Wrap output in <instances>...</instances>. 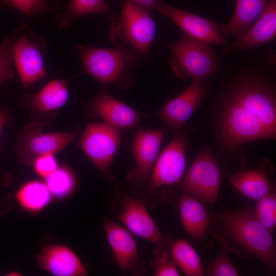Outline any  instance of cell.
<instances>
[{
  "label": "cell",
  "instance_id": "6da1fadb",
  "mask_svg": "<svg viewBox=\"0 0 276 276\" xmlns=\"http://www.w3.org/2000/svg\"><path fill=\"white\" fill-rule=\"evenodd\" d=\"M216 105L217 133L225 149L275 139V87L265 68H239L222 87Z\"/></svg>",
  "mask_w": 276,
  "mask_h": 276
},
{
  "label": "cell",
  "instance_id": "7a4b0ae2",
  "mask_svg": "<svg viewBox=\"0 0 276 276\" xmlns=\"http://www.w3.org/2000/svg\"><path fill=\"white\" fill-rule=\"evenodd\" d=\"M209 233L227 252L241 258L252 256L271 269L276 267V242L249 206L225 209L210 215Z\"/></svg>",
  "mask_w": 276,
  "mask_h": 276
},
{
  "label": "cell",
  "instance_id": "3957f363",
  "mask_svg": "<svg viewBox=\"0 0 276 276\" xmlns=\"http://www.w3.org/2000/svg\"><path fill=\"white\" fill-rule=\"evenodd\" d=\"M74 49L84 72L102 85L128 89L134 84L132 70L138 65L141 55L133 49L119 45L103 48L81 44H76Z\"/></svg>",
  "mask_w": 276,
  "mask_h": 276
},
{
  "label": "cell",
  "instance_id": "277c9868",
  "mask_svg": "<svg viewBox=\"0 0 276 276\" xmlns=\"http://www.w3.org/2000/svg\"><path fill=\"white\" fill-rule=\"evenodd\" d=\"M108 20L109 38L113 44L131 48L144 58L148 57L156 32L148 11L126 0L121 14L113 15Z\"/></svg>",
  "mask_w": 276,
  "mask_h": 276
},
{
  "label": "cell",
  "instance_id": "5b68a950",
  "mask_svg": "<svg viewBox=\"0 0 276 276\" xmlns=\"http://www.w3.org/2000/svg\"><path fill=\"white\" fill-rule=\"evenodd\" d=\"M164 44L172 54L171 68L179 78L206 80L220 67L217 56L210 44L183 35L177 40Z\"/></svg>",
  "mask_w": 276,
  "mask_h": 276
},
{
  "label": "cell",
  "instance_id": "8992f818",
  "mask_svg": "<svg viewBox=\"0 0 276 276\" xmlns=\"http://www.w3.org/2000/svg\"><path fill=\"white\" fill-rule=\"evenodd\" d=\"M10 41L13 62L23 87L27 88L43 79L46 40L25 24L15 30Z\"/></svg>",
  "mask_w": 276,
  "mask_h": 276
},
{
  "label": "cell",
  "instance_id": "52a82bcc",
  "mask_svg": "<svg viewBox=\"0 0 276 276\" xmlns=\"http://www.w3.org/2000/svg\"><path fill=\"white\" fill-rule=\"evenodd\" d=\"M122 129L105 122L88 124L79 141V146L94 166L110 182L116 178L111 167L121 143Z\"/></svg>",
  "mask_w": 276,
  "mask_h": 276
},
{
  "label": "cell",
  "instance_id": "ba28073f",
  "mask_svg": "<svg viewBox=\"0 0 276 276\" xmlns=\"http://www.w3.org/2000/svg\"><path fill=\"white\" fill-rule=\"evenodd\" d=\"M181 179L180 188L183 193L192 195L206 204L217 201L221 180V169L210 150L204 149L197 156Z\"/></svg>",
  "mask_w": 276,
  "mask_h": 276
},
{
  "label": "cell",
  "instance_id": "9c48e42d",
  "mask_svg": "<svg viewBox=\"0 0 276 276\" xmlns=\"http://www.w3.org/2000/svg\"><path fill=\"white\" fill-rule=\"evenodd\" d=\"M189 129L174 131L171 141L159 153L146 188L148 192L179 182L186 165Z\"/></svg>",
  "mask_w": 276,
  "mask_h": 276
},
{
  "label": "cell",
  "instance_id": "30bf717a",
  "mask_svg": "<svg viewBox=\"0 0 276 276\" xmlns=\"http://www.w3.org/2000/svg\"><path fill=\"white\" fill-rule=\"evenodd\" d=\"M166 128L140 129L135 133L131 146L135 167L127 175L128 181L135 187L146 185L160 153Z\"/></svg>",
  "mask_w": 276,
  "mask_h": 276
},
{
  "label": "cell",
  "instance_id": "8fae6325",
  "mask_svg": "<svg viewBox=\"0 0 276 276\" xmlns=\"http://www.w3.org/2000/svg\"><path fill=\"white\" fill-rule=\"evenodd\" d=\"M117 218L131 233L158 248L169 250L172 238L160 231L148 210L146 201L126 196Z\"/></svg>",
  "mask_w": 276,
  "mask_h": 276
},
{
  "label": "cell",
  "instance_id": "7c38bea8",
  "mask_svg": "<svg viewBox=\"0 0 276 276\" xmlns=\"http://www.w3.org/2000/svg\"><path fill=\"white\" fill-rule=\"evenodd\" d=\"M206 80H193L180 94L166 103L153 115L159 118L166 128L174 131L182 129L206 96Z\"/></svg>",
  "mask_w": 276,
  "mask_h": 276
},
{
  "label": "cell",
  "instance_id": "4fadbf2b",
  "mask_svg": "<svg viewBox=\"0 0 276 276\" xmlns=\"http://www.w3.org/2000/svg\"><path fill=\"white\" fill-rule=\"evenodd\" d=\"M17 146V152L20 162L32 164L38 157L47 154H55L75 139L74 132L41 133L40 125L32 124L24 130Z\"/></svg>",
  "mask_w": 276,
  "mask_h": 276
},
{
  "label": "cell",
  "instance_id": "5bb4252c",
  "mask_svg": "<svg viewBox=\"0 0 276 276\" xmlns=\"http://www.w3.org/2000/svg\"><path fill=\"white\" fill-rule=\"evenodd\" d=\"M155 10L169 19L190 37L207 43L222 45L226 43L220 34L221 25L160 1Z\"/></svg>",
  "mask_w": 276,
  "mask_h": 276
},
{
  "label": "cell",
  "instance_id": "9a60e30c",
  "mask_svg": "<svg viewBox=\"0 0 276 276\" xmlns=\"http://www.w3.org/2000/svg\"><path fill=\"white\" fill-rule=\"evenodd\" d=\"M90 117H98L112 126L123 129H140L143 116L127 104L113 97L106 89H102L85 106Z\"/></svg>",
  "mask_w": 276,
  "mask_h": 276
},
{
  "label": "cell",
  "instance_id": "2e32d148",
  "mask_svg": "<svg viewBox=\"0 0 276 276\" xmlns=\"http://www.w3.org/2000/svg\"><path fill=\"white\" fill-rule=\"evenodd\" d=\"M103 226L119 268L134 274L144 272L145 265L131 233L126 227L107 218L104 219Z\"/></svg>",
  "mask_w": 276,
  "mask_h": 276
},
{
  "label": "cell",
  "instance_id": "e0dca14e",
  "mask_svg": "<svg viewBox=\"0 0 276 276\" xmlns=\"http://www.w3.org/2000/svg\"><path fill=\"white\" fill-rule=\"evenodd\" d=\"M274 171L272 163L262 159L252 167L226 176L232 185L245 197L258 200L275 189L270 178Z\"/></svg>",
  "mask_w": 276,
  "mask_h": 276
},
{
  "label": "cell",
  "instance_id": "ac0fdd59",
  "mask_svg": "<svg viewBox=\"0 0 276 276\" xmlns=\"http://www.w3.org/2000/svg\"><path fill=\"white\" fill-rule=\"evenodd\" d=\"M39 267L56 276H85L88 271L76 253L66 246L50 244L36 256Z\"/></svg>",
  "mask_w": 276,
  "mask_h": 276
},
{
  "label": "cell",
  "instance_id": "d6986e66",
  "mask_svg": "<svg viewBox=\"0 0 276 276\" xmlns=\"http://www.w3.org/2000/svg\"><path fill=\"white\" fill-rule=\"evenodd\" d=\"M179 217L186 232L206 248L212 246L207 238L210 215L201 201L189 194L183 193L178 201Z\"/></svg>",
  "mask_w": 276,
  "mask_h": 276
},
{
  "label": "cell",
  "instance_id": "ffe728a7",
  "mask_svg": "<svg viewBox=\"0 0 276 276\" xmlns=\"http://www.w3.org/2000/svg\"><path fill=\"white\" fill-rule=\"evenodd\" d=\"M276 36V0H268L266 8L253 26L226 51L252 49L269 43Z\"/></svg>",
  "mask_w": 276,
  "mask_h": 276
},
{
  "label": "cell",
  "instance_id": "44dd1931",
  "mask_svg": "<svg viewBox=\"0 0 276 276\" xmlns=\"http://www.w3.org/2000/svg\"><path fill=\"white\" fill-rule=\"evenodd\" d=\"M268 0H237L233 15L229 22L222 26L220 34L225 40L228 37L242 36L260 17Z\"/></svg>",
  "mask_w": 276,
  "mask_h": 276
},
{
  "label": "cell",
  "instance_id": "7402d4cb",
  "mask_svg": "<svg viewBox=\"0 0 276 276\" xmlns=\"http://www.w3.org/2000/svg\"><path fill=\"white\" fill-rule=\"evenodd\" d=\"M97 13L108 19L113 15L105 0H70L66 8L55 15V20L58 28L68 30L76 19Z\"/></svg>",
  "mask_w": 276,
  "mask_h": 276
},
{
  "label": "cell",
  "instance_id": "603a6c76",
  "mask_svg": "<svg viewBox=\"0 0 276 276\" xmlns=\"http://www.w3.org/2000/svg\"><path fill=\"white\" fill-rule=\"evenodd\" d=\"M52 195L45 182L31 180L24 183L15 193L19 205L26 211L36 214L51 202Z\"/></svg>",
  "mask_w": 276,
  "mask_h": 276
},
{
  "label": "cell",
  "instance_id": "cb8c5ba5",
  "mask_svg": "<svg viewBox=\"0 0 276 276\" xmlns=\"http://www.w3.org/2000/svg\"><path fill=\"white\" fill-rule=\"evenodd\" d=\"M68 97L67 80L54 79L32 96V103L39 111H49L64 106Z\"/></svg>",
  "mask_w": 276,
  "mask_h": 276
},
{
  "label": "cell",
  "instance_id": "d4e9b609",
  "mask_svg": "<svg viewBox=\"0 0 276 276\" xmlns=\"http://www.w3.org/2000/svg\"><path fill=\"white\" fill-rule=\"evenodd\" d=\"M168 250L176 265L186 275H204L201 257L189 242L177 239L172 242Z\"/></svg>",
  "mask_w": 276,
  "mask_h": 276
},
{
  "label": "cell",
  "instance_id": "484cf974",
  "mask_svg": "<svg viewBox=\"0 0 276 276\" xmlns=\"http://www.w3.org/2000/svg\"><path fill=\"white\" fill-rule=\"evenodd\" d=\"M45 179V183L52 196L58 199L70 196L74 192L77 187L76 176L66 167H58Z\"/></svg>",
  "mask_w": 276,
  "mask_h": 276
},
{
  "label": "cell",
  "instance_id": "4316f807",
  "mask_svg": "<svg viewBox=\"0 0 276 276\" xmlns=\"http://www.w3.org/2000/svg\"><path fill=\"white\" fill-rule=\"evenodd\" d=\"M1 2L28 17L58 11L61 6L59 0H1Z\"/></svg>",
  "mask_w": 276,
  "mask_h": 276
},
{
  "label": "cell",
  "instance_id": "83f0119b",
  "mask_svg": "<svg viewBox=\"0 0 276 276\" xmlns=\"http://www.w3.org/2000/svg\"><path fill=\"white\" fill-rule=\"evenodd\" d=\"M275 189L256 201L253 208L255 217L260 224L273 235L276 227Z\"/></svg>",
  "mask_w": 276,
  "mask_h": 276
},
{
  "label": "cell",
  "instance_id": "f1b7e54d",
  "mask_svg": "<svg viewBox=\"0 0 276 276\" xmlns=\"http://www.w3.org/2000/svg\"><path fill=\"white\" fill-rule=\"evenodd\" d=\"M227 251L220 245L219 250L214 260L204 270V274L209 276H238L239 273L232 262Z\"/></svg>",
  "mask_w": 276,
  "mask_h": 276
},
{
  "label": "cell",
  "instance_id": "f546056e",
  "mask_svg": "<svg viewBox=\"0 0 276 276\" xmlns=\"http://www.w3.org/2000/svg\"><path fill=\"white\" fill-rule=\"evenodd\" d=\"M13 63L11 41L6 37L0 44V84L14 77Z\"/></svg>",
  "mask_w": 276,
  "mask_h": 276
},
{
  "label": "cell",
  "instance_id": "4dcf8cb0",
  "mask_svg": "<svg viewBox=\"0 0 276 276\" xmlns=\"http://www.w3.org/2000/svg\"><path fill=\"white\" fill-rule=\"evenodd\" d=\"M167 249L158 248L156 252V258L154 262V275L178 276V268L170 257Z\"/></svg>",
  "mask_w": 276,
  "mask_h": 276
},
{
  "label": "cell",
  "instance_id": "1f68e13d",
  "mask_svg": "<svg viewBox=\"0 0 276 276\" xmlns=\"http://www.w3.org/2000/svg\"><path fill=\"white\" fill-rule=\"evenodd\" d=\"M32 165L36 173L47 178L58 168V163L53 154H47L38 157Z\"/></svg>",
  "mask_w": 276,
  "mask_h": 276
},
{
  "label": "cell",
  "instance_id": "d6a6232c",
  "mask_svg": "<svg viewBox=\"0 0 276 276\" xmlns=\"http://www.w3.org/2000/svg\"><path fill=\"white\" fill-rule=\"evenodd\" d=\"M131 2L147 11L155 10L160 0H130Z\"/></svg>",
  "mask_w": 276,
  "mask_h": 276
},
{
  "label": "cell",
  "instance_id": "836d02e7",
  "mask_svg": "<svg viewBox=\"0 0 276 276\" xmlns=\"http://www.w3.org/2000/svg\"><path fill=\"white\" fill-rule=\"evenodd\" d=\"M8 121L7 113L5 110H0V137L4 126Z\"/></svg>",
  "mask_w": 276,
  "mask_h": 276
}]
</instances>
